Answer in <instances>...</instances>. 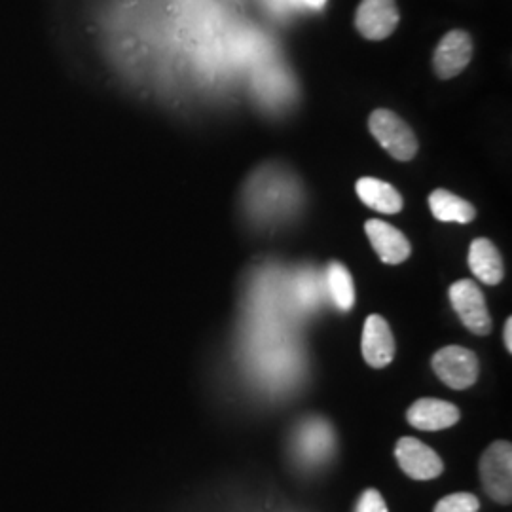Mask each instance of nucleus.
I'll return each instance as SVG.
<instances>
[{
  "instance_id": "f257e3e1",
  "label": "nucleus",
  "mask_w": 512,
  "mask_h": 512,
  "mask_svg": "<svg viewBox=\"0 0 512 512\" xmlns=\"http://www.w3.org/2000/svg\"><path fill=\"white\" fill-rule=\"evenodd\" d=\"M368 129L395 160L408 162L418 154V139L399 114L385 109L374 110L368 118Z\"/></svg>"
},
{
  "instance_id": "f03ea898",
  "label": "nucleus",
  "mask_w": 512,
  "mask_h": 512,
  "mask_svg": "<svg viewBox=\"0 0 512 512\" xmlns=\"http://www.w3.org/2000/svg\"><path fill=\"white\" fill-rule=\"evenodd\" d=\"M480 476L486 494L501 505L512 501V446L507 440L494 442L480 459Z\"/></svg>"
},
{
  "instance_id": "7ed1b4c3",
  "label": "nucleus",
  "mask_w": 512,
  "mask_h": 512,
  "mask_svg": "<svg viewBox=\"0 0 512 512\" xmlns=\"http://www.w3.org/2000/svg\"><path fill=\"white\" fill-rule=\"evenodd\" d=\"M450 302L461 323L476 336H486L492 330V317L480 287L471 279H461L450 287Z\"/></svg>"
},
{
  "instance_id": "20e7f679",
  "label": "nucleus",
  "mask_w": 512,
  "mask_h": 512,
  "mask_svg": "<svg viewBox=\"0 0 512 512\" xmlns=\"http://www.w3.org/2000/svg\"><path fill=\"white\" fill-rule=\"evenodd\" d=\"M433 370L440 382L463 391L478 380V359L471 349L446 346L433 355Z\"/></svg>"
},
{
  "instance_id": "39448f33",
  "label": "nucleus",
  "mask_w": 512,
  "mask_h": 512,
  "mask_svg": "<svg viewBox=\"0 0 512 512\" xmlns=\"http://www.w3.org/2000/svg\"><path fill=\"white\" fill-rule=\"evenodd\" d=\"M399 19L395 0H363L355 14V27L368 40H384L395 33Z\"/></svg>"
},
{
  "instance_id": "423d86ee",
  "label": "nucleus",
  "mask_w": 512,
  "mask_h": 512,
  "mask_svg": "<svg viewBox=\"0 0 512 512\" xmlns=\"http://www.w3.org/2000/svg\"><path fill=\"white\" fill-rule=\"evenodd\" d=\"M395 456L404 473L414 480H433L444 471V463L439 454L414 437L399 440Z\"/></svg>"
},
{
  "instance_id": "0eeeda50",
  "label": "nucleus",
  "mask_w": 512,
  "mask_h": 512,
  "mask_svg": "<svg viewBox=\"0 0 512 512\" xmlns=\"http://www.w3.org/2000/svg\"><path fill=\"white\" fill-rule=\"evenodd\" d=\"M473 38L465 31H450L444 35L433 55V67L440 78L448 80L465 71L473 59Z\"/></svg>"
},
{
  "instance_id": "6e6552de",
  "label": "nucleus",
  "mask_w": 512,
  "mask_h": 512,
  "mask_svg": "<svg viewBox=\"0 0 512 512\" xmlns=\"http://www.w3.org/2000/svg\"><path fill=\"white\" fill-rule=\"evenodd\" d=\"M363 357L372 368H385L395 359V338L382 315H368L363 329Z\"/></svg>"
},
{
  "instance_id": "1a4fd4ad",
  "label": "nucleus",
  "mask_w": 512,
  "mask_h": 512,
  "mask_svg": "<svg viewBox=\"0 0 512 512\" xmlns=\"http://www.w3.org/2000/svg\"><path fill=\"white\" fill-rule=\"evenodd\" d=\"M365 230L376 255L380 256V260L385 264H401L412 253L410 241L404 238L403 232L384 220H366Z\"/></svg>"
},
{
  "instance_id": "9d476101",
  "label": "nucleus",
  "mask_w": 512,
  "mask_h": 512,
  "mask_svg": "<svg viewBox=\"0 0 512 512\" xmlns=\"http://www.w3.org/2000/svg\"><path fill=\"white\" fill-rule=\"evenodd\" d=\"M459 408L456 404L439 399H420L408 408L406 420L420 431H442L454 427L459 421Z\"/></svg>"
},
{
  "instance_id": "9b49d317",
  "label": "nucleus",
  "mask_w": 512,
  "mask_h": 512,
  "mask_svg": "<svg viewBox=\"0 0 512 512\" xmlns=\"http://www.w3.org/2000/svg\"><path fill=\"white\" fill-rule=\"evenodd\" d=\"M469 268L476 279L486 285H499L505 277L503 258L490 239L478 238L471 243Z\"/></svg>"
},
{
  "instance_id": "f8f14e48",
  "label": "nucleus",
  "mask_w": 512,
  "mask_h": 512,
  "mask_svg": "<svg viewBox=\"0 0 512 512\" xmlns=\"http://www.w3.org/2000/svg\"><path fill=\"white\" fill-rule=\"evenodd\" d=\"M355 190L361 202L370 209L384 213V215H397L403 211V196L395 186L374 177H363L355 184Z\"/></svg>"
},
{
  "instance_id": "ddd939ff",
  "label": "nucleus",
  "mask_w": 512,
  "mask_h": 512,
  "mask_svg": "<svg viewBox=\"0 0 512 512\" xmlns=\"http://www.w3.org/2000/svg\"><path fill=\"white\" fill-rule=\"evenodd\" d=\"M298 448L306 461H325L334 448L329 423H325V420H310L304 423L298 435Z\"/></svg>"
},
{
  "instance_id": "4468645a",
  "label": "nucleus",
  "mask_w": 512,
  "mask_h": 512,
  "mask_svg": "<svg viewBox=\"0 0 512 512\" xmlns=\"http://www.w3.org/2000/svg\"><path fill=\"white\" fill-rule=\"evenodd\" d=\"M429 207L435 219L440 222H458V224H469L475 220L476 209L473 203L459 198L456 194L439 188L429 196Z\"/></svg>"
},
{
  "instance_id": "2eb2a0df",
  "label": "nucleus",
  "mask_w": 512,
  "mask_h": 512,
  "mask_svg": "<svg viewBox=\"0 0 512 512\" xmlns=\"http://www.w3.org/2000/svg\"><path fill=\"white\" fill-rule=\"evenodd\" d=\"M327 285L336 308L349 311L355 306V285L348 268L340 262H330L327 268Z\"/></svg>"
},
{
  "instance_id": "dca6fc26",
  "label": "nucleus",
  "mask_w": 512,
  "mask_h": 512,
  "mask_svg": "<svg viewBox=\"0 0 512 512\" xmlns=\"http://www.w3.org/2000/svg\"><path fill=\"white\" fill-rule=\"evenodd\" d=\"M480 503L473 494H452L442 497L435 512H478Z\"/></svg>"
},
{
  "instance_id": "f3484780",
  "label": "nucleus",
  "mask_w": 512,
  "mask_h": 512,
  "mask_svg": "<svg viewBox=\"0 0 512 512\" xmlns=\"http://www.w3.org/2000/svg\"><path fill=\"white\" fill-rule=\"evenodd\" d=\"M355 512H387V505L378 490H366L365 494L359 497Z\"/></svg>"
},
{
  "instance_id": "a211bd4d",
  "label": "nucleus",
  "mask_w": 512,
  "mask_h": 512,
  "mask_svg": "<svg viewBox=\"0 0 512 512\" xmlns=\"http://www.w3.org/2000/svg\"><path fill=\"white\" fill-rule=\"evenodd\" d=\"M503 340H505V348L512 353V317L505 321V329H503Z\"/></svg>"
},
{
  "instance_id": "6ab92c4d",
  "label": "nucleus",
  "mask_w": 512,
  "mask_h": 512,
  "mask_svg": "<svg viewBox=\"0 0 512 512\" xmlns=\"http://www.w3.org/2000/svg\"><path fill=\"white\" fill-rule=\"evenodd\" d=\"M310 8H313V10H321L325 4H327V0H304Z\"/></svg>"
}]
</instances>
